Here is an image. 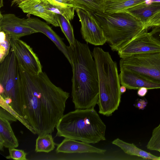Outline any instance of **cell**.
<instances>
[{
    "label": "cell",
    "instance_id": "obj_18",
    "mask_svg": "<svg viewBox=\"0 0 160 160\" xmlns=\"http://www.w3.org/2000/svg\"><path fill=\"white\" fill-rule=\"evenodd\" d=\"M112 144L120 148L126 153L145 159L160 160V156L154 155L137 147L133 143L125 142L117 138L112 142Z\"/></svg>",
    "mask_w": 160,
    "mask_h": 160
},
{
    "label": "cell",
    "instance_id": "obj_9",
    "mask_svg": "<svg viewBox=\"0 0 160 160\" xmlns=\"http://www.w3.org/2000/svg\"><path fill=\"white\" fill-rule=\"evenodd\" d=\"M75 11L81 23V32L86 42L95 46L102 45L107 40L99 23L91 12L79 8Z\"/></svg>",
    "mask_w": 160,
    "mask_h": 160
},
{
    "label": "cell",
    "instance_id": "obj_34",
    "mask_svg": "<svg viewBox=\"0 0 160 160\" xmlns=\"http://www.w3.org/2000/svg\"><path fill=\"white\" fill-rule=\"evenodd\" d=\"M60 3L68 5H73L70 0H53Z\"/></svg>",
    "mask_w": 160,
    "mask_h": 160
},
{
    "label": "cell",
    "instance_id": "obj_31",
    "mask_svg": "<svg viewBox=\"0 0 160 160\" xmlns=\"http://www.w3.org/2000/svg\"><path fill=\"white\" fill-rule=\"evenodd\" d=\"M148 102L145 100L142 99H138L135 104L134 106L141 110L144 109L147 106Z\"/></svg>",
    "mask_w": 160,
    "mask_h": 160
},
{
    "label": "cell",
    "instance_id": "obj_22",
    "mask_svg": "<svg viewBox=\"0 0 160 160\" xmlns=\"http://www.w3.org/2000/svg\"><path fill=\"white\" fill-rule=\"evenodd\" d=\"M55 145L51 134L39 135L36 140L35 151L48 153L54 149Z\"/></svg>",
    "mask_w": 160,
    "mask_h": 160
},
{
    "label": "cell",
    "instance_id": "obj_26",
    "mask_svg": "<svg viewBox=\"0 0 160 160\" xmlns=\"http://www.w3.org/2000/svg\"><path fill=\"white\" fill-rule=\"evenodd\" d=\"M0 107L6 110L12 114L19 122L32 133L36 134L35 132L31 127L28 123L26 120L18 113L8 103L6 102L3 98L0 96Z\"/></svg>",
    "mask_w": 160,
    "mask_h": 160
},
{
    "label": "cell",
    "instance_id": "obj_23",
    "mask_svg": "<svg viewBox=\"0 0 160 160\" xmlns=\"http://www.w3.org/2000/svg\"><path fill=\"white\" fill-rule=\"evenodd\" d=\"M56 16L59 27L70 45H74L76 39L74 37L73 28L70 21L67 20L62 15L56 14Z\"/></svg>",
    "mask_w": 160,
    "mask_h": 160
},
{
    "label": "cell",
    "instance_id": "obj_1",
    "mask_svg": "<svg viewBox=\"0 0 160 160\" xmlns=\"http://www.w3.org/2000/svg\"><path fill=\"white\" fill-rule=\"evenodd\" d=\"M17 91L22 117L36 134L53 132L63 115L69 93L54 84L45 72L34 75L19 63Z\"/></svg>",
    "mask_w": 160,
    "mask_h": 160
},
{
    "label": "cell",
    "instance_id": "obj_30",
    "mask_svg": "<svg viewBox=\"0 0 160 160\" xmlns=\"http://www.w3.org/2000/svg\"><path fill=\"white\" fill-rule=\"evenodd\" d=\"M150 32L151 36L156 40L160 42V25L152 27Z\"/></svg>",
    "mask_w": 160,
    "mask_h": 160
},
{
    "label": "cell",
    "instance_id": "obj_29",
    "mask_svg": "<svg viewBox=\"0 0 160 160\" xmlns=\"http://www.w3.org/2000/svg\"><path fill=\"white\" fill-rule=\"evenodd\" d=\"M0 118H5L9 121H16L17 119L9 112L0 107Z\"/></svg>",
    "mask_w": 160,
    "mask_h": 160
},
{
    "label": "cell",
    "instance_id": "obj_36",
    "mask_svg": "<svg viewBox=\"0 0 160 160\" xmlns=\"http://www.w3.org/2000/svg\"><path fill=\"white\" fill-rule=\"evenodd\" d=\"M145 2L147 3L152 2H157L160 3V0H148Z\"/></svg>",
    "mask_w": 160,
    "mask_h": 160
},
{
    "label": "cell",
    "instance_id": "obj_25",
    "mask_svg": "<svg viewBox=\"0 0 160 160\" xmlns=\"http://www.w3.org/2000/svg\"><path fill=\"white\" fill-rule=\"evenodd\" d=\"M146 147L148 149L158 151L160 153V123L153 130Z\"/></svg>",
    "mask_w": 160,
    "mask_h": 160
},
{
    "label": "cell",
    "instance_id": "obj_13",
    "mask_svg": "<svg viewBox=\"0 0 160 160\" xmlns=\"http://www.w3.org/2000/svg\"><path fill=\"white\" fill-rule=\"evenodd\" d=\"M119 75L120 84L129 89L145 87L148 89L160 88V83L154 82L126 68H120Z\"/></svg>",
    "mask_w": 160,
    "mask_h": 160
},
{
    "label": "cell",
    "instance_id": "obj_2",
    "mask_svg": "<svg viewBox=\"0 0 160 160\" xmlns=\"http://www.w3.org/2000/svg\"><path fill=\"white\" fill-rule=\"evenodd\" d=\"M72 76V101L76 109L94 108L99 99V81L96 62L88 45L76 39L69 46Z\"/></svg>",
    "mask_w": 160,
    "mask_h": 160
},
{
    "label": "cell",
    "instance_id": "obj_38",
    "mask_svg": "<svg viewBox=\"0 0 160 160\" xmlns=\"http://www.w3.org/2000/svg\"><path fill=\"white\" fill-rule=\"evenodd\" d=\"M106 1H118V0H105Z\"/></svg>",
    "mask_w": 160,
    "mask_h": 160
},
{
    "label": "cell",
    "instance_id": "obj_3",
    "mask_svg": "<svg viewBox=\"0 0 160 160\" xmlns=\"http://www.w3.org/2000/svg\"><path fill=\"white\" fill-rule=\"evenodd\" d=\"M56 127L57 136L89 144L106 140V126L94 108L77 109L63 115Z\"/></svg>",
    "mask_w": 160,
    "mask_h": 160
},
{
    "label": "cell",
    "instance_id": "obj_19",
    "mask_svg": "<svg viewBox=\"0 0 160 160\" xmlns=\"http://www.w3.org/2000/svg\"><path fill=\"white\" fill-rule=\"evenodd\" d=\"M42 1L47 10L55 14L62 15L68 21L73 19L76 9L73 5L60 3L53 0H42Z\"/></svg>",
    "mask_w": 160,
    "mask_h": 160
},
{
    "label": "cell",
    "instance_id": "obj_28",
    "mask_svg": "<svg viewBox=\"0 0 160 160\" xmlns=\"http://www.w3.org/2000/svg\"><path fill=\"white\" fill-rule=\"evenodd\" d=\"M146 28L160 25V10L150 17L144 23Z\"/></svg>",
    "mask_w": 160,
    "mask_h": 160
},
{
    "label": "cell",
    "instance_id": "obj_7",
    "mask_svg": "<svg viewBox=\"0 0 160 160\" xmlns=\"http://www.w3.org/2000/svg\"><path fill=\"white\" fill-rule=\"evenodd\" d=\"M120 68L129 70L155 82L160 83V52L121 58Z\"/></svg>",
    "mask_w": 160,
    "mask_h": 160
},
{
    "label": "cell",
    "instance_id": "obj_6",
    "mask_svg": "<svg viewBox=\"0 0 160 160\" xmlns=\"http://www.w3.org/2000/svg\"><path fill=\"white\" fill-rule=\"evenodd\" d=\"M18 67L15 54L10 49L8 54L0 62V96L4 99H10V106L22 117V105L17 91Z\"/></svg>",
    "mask_w": 160,
    "mask_h": 160
},
{
    "label": "cell",
    "instance_id": "obj_37",
    "mask_svg": "<svg viewBox=\"0 0 160 160\" xmlns=\"http://www.w3.org/2000/svg\"><path fill=\"white\" fill-rule=\"evenodd\" d=\"M3 0H0V8L3 6Z\"/></svg>",
    "mask_w": 160,
    "mask_h": 160
},
{
    "label": "cell",
    "instance_id": "obj_4",
    "mask_svg": "<svg viewBox=\"0 0 160 160\" xmlns=\"http://www.w3.org/2000/svg\"><path fill=\"white\" fill-rule=\"evenodd\" d=\"M92 53L98 77L99 112L110 116L118 109L121 102L122 94L117 63L108 52L100 47L94 48Z\"/></svg>",
    "mask_w": 160,
    "mask_h": 160
},
{
    "label": "cell",
    "instance_id": "obj_15",
    "mask_svg": "<svg viewBox=\"0 0 160 160\" xmlns=\"http://www.w3.org/2000/svg\"><path fill=\"white\" fill-rule=\"evenodd\" d=\"M106 151L105 149L96 148L89 143L66 138L58 145L56 149L57 153H96L103 154Z\"/></svg>",
    "mask_w": 160,
    "mask_h": 160
},
{
    "label": "cell",
    "instance_id": "obj_27",
    "mask_svg": "<svg viewBox=\"0 0 160 160\" xmlns=\"http://www.w3.org/2000/svg\"><path fill=\"white\" fill-rule=\"evenodd\" d=\"M9 155L6 157L7 159H12L15 160H27V153L22 150L16 149L15 148H8Z\"/></svg>",
    "mask_w": 160,
    "mask_h": 160
},
{
    "label": "cell",
    "instance_id": "obj_33",
    "mask_svg": "<svg viewBox=\"0 0 160 160\" xmlns=\"http://www.w3.org/2000/svg\"><path fill=\"white\" fill-rule=\"evenodd\" d=\"M11 6L14 5H18V6L20 4L23 3L28 2L32 0H11Z\"/></svg>",
    "mask_w": 160,
    "mask_h": 160
},
{
    "label": "cell",
    "instance_id": "obj_24",
    "mask_svg": "<svg viewBox=\"0 0 160 160\" xmlns=\"http://www.w3.org/2000/svg\"><path fill=\"white\" fill-rule=\"evenodd\" d=\"M0 62L9 53L11 49V38L4 32L0 30Z\"/></svg>",
    "mask_w": 160,
    "mask_h": 160
},
{
    "label": "cell",
    "instance_id": "obj_14",
    "mask_svg": "<svg viewBox=\"0 0 160 160\" xmlns=\"http://www.w3.org/2000/svg\"><path fill=\"white\" fill-rule=\"evenodd\" d=\"M18 7L24 13L39 17L54 27H59L56 14L46 9L42 0H32Z\"/></svg>",
    "mask_w": 160,
    "mask_h": 160
},
{
    "label": "cell",
    "instance_id": "obj_12",
    "mask_svg": "<svg viewBox=\"0 0 160 160\" xmlns=\"http://www.w3.org/2000/svg\"><path fill=\"white\" fill-rule=\"evenodd\" d=\"M25 21L30 27L38 32L44 34L52 41L72 65V61L69 46L65 45L62 38L47 23L38 18L30 17L25 19Z\"/></svg>",
    "mask_w": 160,
    "mask_h": 160
},
{
    "label": "cell",
    "instance_id": "obj_8",
    "mask_svg": "<svg viewBox=\"0 0 160 160\" xmlns=\"http://www.w3.org/2000/svg\"><path fill=\"white\" fill-rule=\"evenodd\" d=\"M145 29L126 42L117 52L121 58L133 55L160 52V42Z\"/></svg>",
    "mask_w": 160,
    "mask_h": 160
},
{
    "label": "cell",
    "instance_id": "obj_11",
    "mask_svg": "<svg viewBox=\"0 0 160 160\" xmlns=\"http://www.w3.org/2000/svg\"><path fill=\"white\" fill-rule=\"evenodd\" d=\"M0 30L8 33L11 39L38 32L26 23L25 19L21 18L11 13H0Z\"/></svg>",
    "mask_w": 160,
    "mask_h": 160
},
{
    "label": "cell",
    "instance_id": "obj_5",
    "mask_svg": "<svg viewBox=\"0 0 160 160\" xmlns=\"http://www.w3.org/2000/svg\"><path fill=\"white\" fill-rule=\"evenodd\" d=\"M102 28L107 42L118 52L126 42L146 28L144 24L126 11L92 13Z\"/></svg>",
    "mask_w": 160,
    "mask_h": 160
},
{
    "label": "cell",
    "instance_id": "obj_10",
    "mask_svg": "<svg viewBox=\"0 0 160 160\" xmlns=\"http://www.w3.org/2000/svg\"><path fill=\"white\" fill-rule=\"evenodd\" d=\"M10 43L11 50L13 52L19 64L34 75L42 72L38 57L28 45L20 39H11Z\"/></svg>",
    "mask_w": 160,
    "mask_h": 160
},
{
    "label": "cell",
    "instance_id": "obj_16",
    "mask_svg": "<svg viewBox=\"0 0 160 160\" xmlns=\"http://www.w3.org/2000/svg\"><path fill=\"white\" fill-rule=\"evenodd\" d=\"M160 10V3L145 2L131 7L126 11L144 24L152 16Z\"/></svg>",
    "mask_w": 160,
    "mask_h": 160
},
{
    "label": "cell",
    "instance_id": "obj_32",
    "mask_svg": "<svg viewBox=\"0 0 160 160\" xmlns=\"http://www.w3.org/2000/svg\"><path fill=\"white\" fill-rule=\"evenodd\" d=\"M148 89L145 87H141L138 89V95L140 97L145 96L148 92Z\"/></svg>",
    "mask_w": 160,
    "mask_h": 160
},
{
    "label": "cell",
    "instance_id": "obj_17",
    "mask_svg": "<svg viewBox=\"0 0 160 160\" xmlns=\"http://www.w3.org/2000/svg\"><path fill=\"white\" fill-rule=\"evenodd\" d=\"M19 145L17 139L12 129L9 121L0 118V149L3 151L4 147L16 148Z\"/></svg>",
    "mask_w": 160,
    "mask_h": 160
},
{
    "label": "cell",
    "instance_id": "obj_35",
    "mask_svg": "<svg viewBox=\"0 0 160 160\" xmlns=\"http://www.w3.org/2000/svg\"><path fill=\"white\" fill-rule=\"evenodd\" d=\"M126 88L123 85L120 86V91L121 94H122L125 92L126 91Z\"/></svg>",
    "mask_w": 160,
    "mask_h": 160
},
{
    "label": "cell",
    "instance_id": "obj_20",
    "mask_svg": "<svg viewBox=\"0 0 160 160\" xmlns=\"http://www.w3.org/2000/svg\"><path fill=\"white\" fill-rule=\"evenodd\" d=\"M148 0H120L108 1L105 0L104 12L112 13L125 11L127 9Z\"/></svg>",
    "mask_w": 160,
    "mask_h": 160
},
{
    "label": "cell",
    "instance_id": "obj_21",
    "mask_svg": "<svg viewBox=\"0 0 160 160\" xmlns=\"http://www.w3.org/2000/svg\"><path fill=\"white\" fill-rule=\"evenodd\" d=\"M75 8L88 11L91 13L104 12L105 0H70Z\"/></svg>",
    "mask_w": 160,
    "mask_h": 160
}]
</instances>
